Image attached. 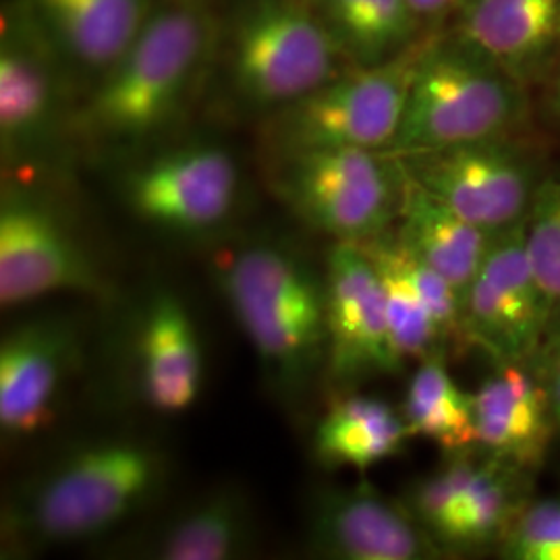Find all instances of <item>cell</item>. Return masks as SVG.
<instances>
[{
    "instance_id": "9",
    "label": "cell",
    "mask_w": 560,
    "mask_h": 560,
    "mask_svg": "<svg viewBox=\"0 0 560 560\" xmlns=\"http://www.w3.org/2000/svg\"><path fill=\"white\" fill-rule=\"evenodd\" d=\"M405 173L465 221L504 233L527 221L541 183L538 156L513 136L399 156Z\"/></svg>"
},
{
    "instance_id": "17",
    "label": "cell",
    "mask_w": 560,
    "mask_h": 560,
    "mask_svg": "<svg viewBox=\"0 0 560 560\" xmlns=\"http://www.w3.org/2000/svg\"><path fill=\"white\" fill-rule=\"evenodd\" d=\"M83 96L140 36L159 0H21Z\"/></svg>"
},
{
    "instance_id": "28",
    "label": "cell",
    "mask_w": 560,
    "mask_h": 560,
    "mask_svg": "<svg viewBox=\"0 0 560 560\" xmlns=\"http://www.w3.org/2000/svg\"><path fill=\"white\" fill-rule=\"evenodd\" d=\"M497 557L560 560V497H534L527 502L502 538Z\"/></svg>"
},
{
    "instance_id": "25",
    "label": "cell",
    "mask_w": 560,
    "mask_h": 560,
    "mask_svg": "<svg viewBox=\"0 0 560 560\" xmlns=\"http://www.w3.org/2000/svg\"><path fill=\"white\" fill-rule=\"evenodd\" d=\"M400 411L411 436L434 442L444 455L476 448L474 395L465 393L451 376L446 353L420 361Z\"/></svg>"
},
{
    "instance_id": "14",
    "label": "cell",
    "mask_w": 560,
    "mask_h": 560,
    "mask_svg": "<svg viewBox=\"0 0 560 560\" xmlns=\"http://www.w3.org/2000/svg\"><path fill=\"white\" fill-rule=\"evenodd\" d=\"M307 548L320 559L434 560L444 552L409 506L368 481L324 488L307 513Z\"/></svg>"
},
{
    "instance_id": "31",
    "label": "cell",
    "mask_w": 560,
    "mask_h": 560,
    "mask_svg": "<svg viewBox=\"0 0 560 560\" xmlns=\"http://www.w3.org/2000/svg\"><path fill=\"white\" fill-rule=\"evenodd\" d=\"M546 108L550 113L552 120L560 125V59L552 71L550 85H548V98H546Z\"/></svg>"
},
{
    "instance_id": "5",
    "label": "cell",
    "mask_w": 560,
    "mask_h": 560,
    "mask_svg": "<svg viewBox=\"0 0 560 560\" xmlns=\"http://www.w3.org/2000/svg\"><path fill=\"white\" fill-rule=\"evenodd\" d=\"M527 115L525 83L453 36L421 52L388 152L405 156L515 136Z\"/></svg>"
},
{
    "instance_id": "15",
    "label": "cell",
    "mask_w": 560,
    "mask_h": 560,
    "mask_svg": "<svg viewBox=\"0 0 560 560\" xmlns=\"http://www.w3.org/2000/svg\"><path fill=\"white\" fill-rule=\"evenodd\" d=\"M75 330L59 320L25 322L0 345V428L4 439L38 434L55 413L75 363Z\"/></svg>"
},
{
    "instance_id": "1",
    "label": "cell",
    "mask_w": 560,
    "mask_h": 560,
    "mask_svg": "<svg viewBox=\"0 0 560 560\" xmlns=\"http://www.w3.org/2000/svg\"><path fill=\"white\" fill-rule=\"evenodd\" d=\"M219 40L206 0H159L140 36L75 106L71 136L98 150L156 140L214 69Z\"/></svg>"
},
{
    "instance_id": "7",
    "label": "cell",
    "mask_w": 560,
    "mask_h": 560,
    "mask_svg": "<svg viewBox=\"0 0 560 560\" xmlns=\"http://www.w3.org/2000/svg\"><path fill=\"white\" fill-rule=\"evenodd\" d=\"M430 38L423 34L407 50L378 65H349L307 96L266 115L260 129L266 154L332 148L388 150Z\"/></svg>"
},
{
    "instance_id": "12",
    "label": "cell",
    "mask_w": 560,
    "mask_h": 560,
    "mask_svg": "<svg viewBox=\"0 0 560 560\" xmlns=\"http://www.w3.org/2000/svg\"><path fill=\"white\" fill-rule=\"evenodd\" d=\"M102 277L88 254L40 200L2 194L0 206V303L15 307L52 293L98 295Z\"/></svg>"
},
{
    "instance_id": "3",
    "label": "cell",
    "mask_w": 560,
    "mask_h": 560,
    "mask_svg": "<svg viewBox=\"0 0 560 560\" xmlns=\"http://www.w3.org/2000/svg\"><path fill=\"white\" fill-rule=\"evenodd\" d=\"M214 279L268 376L289 397L301 393L328 361L324 280L272 243L221 256Z\"/></svg>"
},
{
    "instance_id": "16",
    "label": "cell",
    "mask_w": 560,
    "mask_h": 560,
    "mask_svg": "<svg viewBox=\"0 0 560 560\" xmlns=\"http://www.w3.org/2000/svg\"><path fill=\"white\" fill-rule=\"evenodd\" d=\"M476 448L540 476L559 436L550 400L532 361H499L474 393Z\"/></svg>"
},
{
    "instance_id": "6",
    "label": "cell",
    "mask_w": 560,
    "mask_h": 560,
    "mask_svg": "<svg viewBox=\"0 0 560 560\" xmlns=\"http://www.w3.org/2000/svg\"><path fill=\"white\" fill-rule=\"evenodd\" d=\"M268 183L307 226L360 245L395 229L407 173L388 150L332 148L268 156Z\"/></svg>"
},
{
    "instance_id": "2",
    "label": "cell",
    "mask_w": 560,
    "mask_h": 560,
    "mask_svg": "<svg viewBox=\"0 0 560 560\" xmlns=\"http://www.w3.org/2000/svg\"><path fill=\"white\" fill-rule=\"evenodd\" d=\"M166 465L148 442H90L48 467L11 502L9 536L34 546L94 540L159 494Z\"/></svg>"
},
{
    "instance_id": "4",
    "label": "cell",
    "mask_w": 560,
    "mask_h": 560,
    "mask_svg": "<svg viewBox=\"0 0 560 560\" xmlns=\"http://www.w3.org/2000/svg\"><path fill=\"white\" fill-rule=\"evenodd\" d=\"M351 62L310 0H245L221 27L214 67L237 106L260 115L300 101Z\"/></svg>"
},
{
    "instance_id": "24",
    "label": "cell",
    "mask_w": 560,
    "mask_h": 560,
    "mask_svg": "<svg viewBox=\"0 0 560 560\" xmlns=\"http://www.w3.org/2000/svg\"><path fill=\"white\" fill-rule=\"evenodd\" d=\"M351 65H378L421 38L409 0H310Z\"/></svg>"
},
{
    "instance_id": "27",
    "label": "cell",
    "mask_w": 560,
    "mask_h": 560,
    "mask_svg": "<svg viewBox=\"0 0 560 560\" xmlns=\"http://www.w3.org/2000/svg\"><path fill=\"white\" fill-rule=\"evenodd\" d=\"M523 243L548 310V339L560 335V179L541 183L523 224Z\"/></svg>"
},
{
    "instance_id": "18",
    "label": "cell",
    "mask_w": 560,
    "mask_h": 560,
    "mask_svg": "<svg viewBox=\"0 0 560 560\" xmlns=\"http://www.w3.org/2000/svg\"><path fill=\"white\" fill-rule=\"evenodd\" d=\"M455 36L521 83L560 59V0H467Z\"/></svg>"
},
{
    "instance_id": "29",
    "label": "cell",
    "mask_w": 560,
    "mask_h": 560,
    "mask_svg": "<svg viewBox=\"0 0 560 560\" xmlns=\"http://www.w3.org/2000/svg\"><path fill=\"white\" fill-rule=\"evenodd\" d=\"M532 363H534L541 384L546 388V395L550 400V409H552V416H555V423H557V432L560 436V335L546 339Z\"/></svg>"
},
{
    "instance_id": "22",
    "label": "cell",
    "mask_w": 560,
    "mask_h": 560,
    "mask_svg": "<svg viewBox=\"0 0 560 560\" xmlns=\"http://www.w3.org/2000/svg\"><path fill=\"white\" fill-rule=\"evenodd\" d=\"M256 541V515L240 486H222L183 506L141 548L159 560H233Z\"/></svg>"
},
{
    "instance_id": "13",
    "label": "cell",
    "mask_w": 560,
    "mask_h": 560,
    "mask_svg": "<svg viewBox=\"0 0 560 560\" xmlns=\"http://www.w3.org/2000/svg\"><path fill=\"white\" fill-rule=\"evenodd\" d=\"M328 374L353 384L378 374H397L405 361L393 345L382 280L358 243L335 241L326 258Z\"/></svg>"
},
{
    "instance_id": "19",
    "label": "cell",
    "mask_w": 560,
    "mask_h": 560,
    "mask_svg": "<svg viewBox=\"0 0 560 560\" xmlns=\"http://www.w3.org/2000/svg\"><path fill=\"white\" fill-rule=\"evenodd\" d=\"M140 384L145 402L162 413H180L200 395L201 347L196 324L173 293H156L141 320Z\"/></svg>"
},
{
    "instance_id": "23",
    "label": "cell",
    "mask_w": 560,
    "mask_h": 560,
    "mask_svg": "<svg viewBox=\"0 0 560 560\" xmlns=\"http://www.w3.org/2000/svg\"><path fill=\"white\" fill-rule=\"evenodd\" d=\"M411 439L402 411L390 402L351 395L339 399L314 432V453L322 465L365 471L390 459Z\"/></svg>"
},
{
    "instance_id": "26",
    "label": "cell",
    "mask_w": 560,
    "mask_h": 560,
    "mask_svg": "<svg viewBox=\"0 0 560 560\" xmlns=\"http://www.w3.org/2000/svg\"><path fill=\"white\" fill-rule=\"evenodd\" d=\"M360 245L381 275L388 328L400 360L421 361L434 353L448 355L439 324L411 275L409 256L395 233L390 231Z\"/></svg>"
},
{
    "instance_id": "10",
    "label": "cell",
    "mask_w": 560,
    "mask_h": 560,
    "mask_svg": "<svg viewBox=\"0 0 560 560\" xmlns=\"http://www.w3.org/2000/svg\"><path fill=\"white\" fill-rule=\"evenodd\" d=\"M240 166L219 143L189 141L133 162L120 187L136 219L168 233H206L231 217Z\"/></svg>"
},
{
    "instance_id": "21",
    "label": "cell",
    "mask_w": 560,
    "mask_h": 560,
    "mask_svg": "<svg viewBox=\"0 0 560 560\" xmlns=\"http://www.w3.org/2000/svg\"><path fill=\"white\" fill-rule=\"evenodd\" d=\"M393 233L409 254L448 280L460 298L476 279L492 241L497 240L494 233L465 221L409 175Z\"/></svg>"
},
{
    "instance_id": "30",
    "label": "cell",
    "mask_w": 560,
    "mask_h": 560,
    "mask_svg": "<svg viewBox=\"0 0 560 560\" xmlns=\"http://www.w3.org/2000/svg\"><path fill=\"white\" fill-rule=\"evenodd\" d=\"M409 2H411L413 13L421 21V25L425 27V25L436 23L448 15H457V11L467 0H409Z\"/></svg>"
},
{
    "instance_id": "20",
    "label": "cell",
    "mask_w": 560,
    "mask_h": 560,
    "mask_svg": "<svg viewBox=\"0 0 560 560\" xmlns=\"http://www.w3.org/2000/svg\"><path fill=\"white\" fill-rule=\"evenodd\" d=\"M538 476L478 451L471 478L455 511L434 529L432 540L446 557L499 550L511 523L534 499Z\"/></svg>"
},
{
    "instance_id": "11",
    "label": "cell",
    "mask_w": 560,
    "mask_h": 560,
    "mask_svg": "<svg viewBox=\"0 0 560 560\" xmlns=\"http://www.w3.org/2000/svg\"><path fill=\"white\" fill-rule=\"evenodd\" d=\"M523 224L497 235L463 295L469 347L494 363L532 361L548 339V310L525 252Z\"/></svg>"
},
{
    "instance_id": "8",
    "label": "cell",
    "mask_w": 560,
    "mask_h": 560,
    "mask_svg": "<svg viewBox=\"0 0 560 560\" xmlns=\"http://www.w3.org/2000/svg\"><path fill=\"white\" fill-rule=\"evenodd\" d=\"M75 83L21 0L0 20V150L4 166H25L71 133Z\"/></svg>"
}]
</instances>
